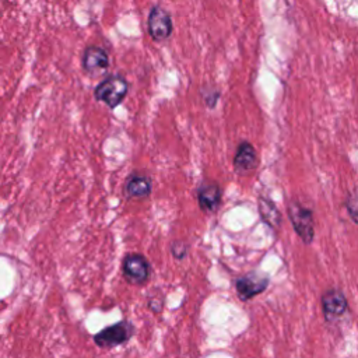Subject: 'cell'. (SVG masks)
Listing matches in <instances>:
<instances>
[{
    "label": "cell",
    "mask_w": 358,
    "mask_h": 358,
    "mask_svg": "<svg viewBox=\"0 0 358 358\" xmlns=\"http://www.w3.org/2000/svg\"><path fill=\"white\" fill-rule=\"evenodd\" d=\"M129 92V83L123 76H106L94 90V98L103 102L110 109H115L126 98Z\"/></svg>",
    "instance_id": "6da1fadb"
},
{
    "label": "cell",
    "mask_w": 358,
    "mask_h": 358,
    "mask_svg": "<svg viewBox=\"0 0 358 358\" xmlns=\"http://www.w3.org/2000/svg\"><path fill=\"white\" fill-rule=\"evenodd\" d=\"M122 271L127 282L133 285H143L150 278L151 267L143 255L130 253L123 259Z\"/></svg>",
    "instance_id": "277c9868"
},
{
    "label": "cell",
    "mask_w": 358,
    "mask_h": 358,
    "mask_svg": "<svg viewBox=\"0 0 358 358\" xmlns=\"http://www.w3.org/2000/svg\"><path fill=\"white\" fill-rule=\"evenodd\" d=\"M134 334V326L129 320H120L115 324L103 327L94 334V343L101 348H112L129 341Z\"/></svg>",
    "instance_id": "3957f363"
},
{
    "label": "cell",
    "mask_w": 358,
    "mask_h": 358,
    "mask_svg": "<svg viewBox=\"0 0 358 358\" xmlns=\"http://www.w3.org/2000/svg\"><path fill=\"white\" fill-rule=\"evenodd\" d=\"M287 211L296 235L302 239L303 243H312L315 238V221L312 210L306 208L298 201H291Z\"/></svg>",
    "instance_id": "7a4b0ae2"
},
{
    "label": "cell",
    "mask_w": 358,
    "mask_h": 358,
    "mask_svg": "<svg viewBox=\"0 0 358 358\" xmlns=\"http://www.w3.org/2000/svg\"><path fill=\"white\" fill-rule=\"evenodd\" d=\"M147 24H148L150 36L157 42H161L169 38L173 29V24L169 13L157 4L151 7L148 13Z\"/></svg>",
    "instance_id": "5b68a950"
},
{
    "label": "cell",
    "mask_w": 358,
    "mask_h": 358,
    "mask_svg": "<svg viewBox=\"0 0 358 358\" xmlns=\"http://www.w3.org/2000/svg\"><path fill=\"white\" fill-rule=\"evenodd\" d=\"M123 190L129 199H145L152 190V183L147 175L133 172L127 176Z\"/></svg>",
    "instance_id": "8fae6325"
},
{
    "label": "cell",
    "mask_w": 358,
    "mask_h": 358,
    "mask_svg": "<svg viewBox=\"0 0 358 358\" xmlns=\"http://www.w3.org/2000/svg\"><path fill=\"white\" fill-rule=\"evenodd\" d=\"M257 168V154L249 141H241L234 157V169L238 175H249Z\"/></svg>",
    "instance_id": "30bf717a"
},
{
    "label": "cell",
    "mask_w": 358,
    "mask_h": 358,
    "mask_svg": "<svg viewBox=\"0 0 358 358\" xmlns=\"http://www.w3.org/2000/svg\"><path fill=\"white\" fill-rule=\"evenodd\" d=\"M345 208L350 218L358 224V187H354L347 193L345 197Z\"/></svg>",
    "instance_id": "4fadbf2b"
},
{
    "label": "cell",
    "mask_w": 358,
    "mask_h": 358,
    "mask_svg": "<svg viewBox=\"0 0 358 358\" xmlns=\"http://www.w3.org/2000/svg\"><path fill=\"white\" fill-rule=\"evenodd\" d=\"M109 66V56L106 50L96 45H90L84 49L81 56L83 71L88 76H99L106 71Z\"/></svg>",
    "instance_id": "8992f818"
},
{
    "label": "cell",
    "mask_w": 358,
    "mask_h": 358,
    "mask_svg": "<svg viewBox=\"0 0 358 358\" xmlns=\"http://www.w3.org/2000/svg\"><path fill=\"white\" fill-rule=\"evenodd\" d=\"M148 308L154 312V313H159L162 310V301L158 298H151L148 301Z\"/></svg>",
    "instance_id": "2e32d148"
},
{
    "label": "cell",
    "mask_w": 358,
    "mask_h": 358,
    "mask_svg": "<svg viewBox=\"0 0 358 358\" xmlns=\"http://www.w3.org/2000/svg\"><path fill=\"white\" fill-rule=\"evenodd\" d=\"M203 101L208 108H214L217 105V101L220 98V91L217 88H203L201 90Z\"/></svg>",
    "instance_id": "5bb4252c"
},
{
    "label": "cell",
    "mask_w": 358,
    "mask_h": 358,
    "mask_svg": "<svg viewBox=\"0 0 358 358\" xmlns=\"http://www.w3.org/2000/svg\"><path fill=\"white\" fill-rule=\"evenodd\" d=\"M171 252H172V256L176 259V260H183L187 255V246L185 242L182 241H175L171 246Z\"/></svg>",
    "instance_id": "9a60e30c"
},
{
    "label": "cell",
    "mask_w": 358,
    "mask_h": 358,
    "mask_svg": "<svg viewBox=\"0 0 358 358\" xmlns=\"http://www.w3.org/2000/svg\"><path fill=\"white\" fill-rule=\"evenodd\" d=\"M348 310V301L345 295L336 288L327 289L322 295V312L327 322H336Z\"/></svg>",
    "instance_id": "ba28073f"
},
{
    "label": "cell",
    "mask_w": 358,
    "mask_h": 358,
    "mask_svg": "<svg viewBox=\"0 0 358 358\" xmlns=\"http://www.w3.org/2000/svg\"><path fill=\"white\" fill-rule=\"evenodd\" d=\"M221 187L214 180H203L197 190V203L201 211L204 213H214L221 204Z\"/></svg>",
    "instance_id": "9c48e42d"
},
{
    "label": "cell",
    "mask_w": 358,
    "mask_h": 358,
    "mask_svg": "<svg viewBox=\"0 0 358 358\" xmlns=\"http://www.w3.org/2000/svg\"><path fill=\"white\" fill-rule=\"evenodd\" d=\"M268 287V277L259 273H249L235 280V289L242 301H249Z\"/></svg>",
    "instance_id": "52a82bcc"
},
{
    "label": "cell",
    "mask_w": 358,
    "mask_h": 358,
    "mask_svg": "<svg viewBox=\"0 0 358 358\" xmlns=\"http://www.w3.org/2000/svg\"><path fill=\"white\" fill-rule=\"evenodd\" d=\"M259 213L264 224H267L271 229H278L281 225V213L278 211L277 206L267 197L260 196L259 197Z\"/></svg>",
    "instance_id": "7c38bea8"
}]
</instances>
